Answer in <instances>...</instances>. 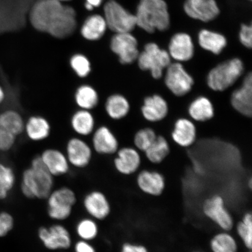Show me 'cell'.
I'll list each match as a JSON object with an SVG mask.
<instances>
[{
	"instance_id": "6da1fadb",
	"label": "cell",
	"mask_w": 252,
	"mask_h": 252,
	"mask_svg": "<svg viewBox=\"0 0 252 252\" xmlns=\"http://www.w3.org/2000/svg\"><path fill=\"white\" fill-rule=\"evenodd\" d=\"M75 10L57 0H36L30 11L32 25L38 31L65 39L77 27Z\"/></svg>"
},
{
	"instance_id": "7a4b0ae2",
	"label": "cell",
	"mask_w": 252,
	"mask_h": 252,
	"mask_svg": "<svg viewBox=\"0 0 252 252\" xmlns=\"http://www.w3.org/2000/svg\"><path fill=\"white\" fill-rule=\"evenodd\" d=\"M55 178L44 165L40 156L34 157L30 166L25 169L22 175V193L29 199L46 200L54 189Z\"/></svg>"
},
{
	"instance_id": "3957f363",
	"label": "cell",
	"mask_w": 252,
	"mask_h": 252,
	"mask_svg": "<svg viewBox=\"0 0 252 252\" xmlns=\"http://www.w3.org/2000/svg\"><path fill=\"white\" fill-rule=\"evenodd\" d=\"M135 16L137 26L150 33L168 30L171 24L164 0H140Z\"/></svg>"
},
{
	"instance_id": "277c9868",
	"label": "cell",
	"mask_w": 252,
	"mask_h": 252,
	"mask_svg": "<svg viewBox=\"0 0 252 252\" xmlns=\"http://www.w3.org/2000/svg\"><path fill=\"white\" fill-rule=\"evenodd\" d=\"M46 200L47 216L50 219L58 222L70 218L77 202L75 191L67 187L53 189Z\"/></svg>"
},
{
	"instance_id": "5b68a950",
	"label": "cell",
	"mask_w": 252,
	"mask_h": 252,
	"mask_svg": "<svg viewBox=\"0 0 252 252\" xmlns=\"http://www.w3.org/2000/svg\"><path fill=\"white\" fill-rule=\"evenodd\" d=\"M244 70V64L240 59L228 60L209 72L207 78L208 86L215 91H225L235 84Z\"/></svg>"
},
{
	"instance_id": "8992f818",
	"label": "cell",
	"mask_w": 252,
	"mask_h": 252,
	"mask_svg": "<svg viewBox=\"0 0 252 252\" xmlns=\"http://www.w3.org/2000/svg\"><path fill=\"white\" fill-rule=\"evenodd\" d=\"M138 67L143 71H150L154 78L162 77L163 71L171 63L168 52L160 49L155 43H149L144 46L137 59Z\"/></svg>"
},
{
	"instance_id": "52a82bcc",
	"label": "cell",
	"mask_w": 252,
	"mask_h": 252,
	"mask_svg": "<svg viewBox=\"0 0 252 252\" xmlns=\"http://www.w3.org/2000/svg\"><path fill=\"white\" fill-rule=\"evenodd\" d=\"M104 12L107 27L116 33H130L137 26L135 15L114 0L106 3Z\"/></svg>"
},
{
	"instance_id": "ba28073f",
	"label": "cell",
	"mask_w": 252,
	"mask_h": 252,
	"mask_svg": "<svg viewBox=\"0 0 252 252\" xmlns=\"http://www.w3.org/2000/svg\"><path fill=\"white\" fill-rule=\"evenodd\" d=\"M37 236L43 247L49 251L68 250L72 247L71 233L61 223L40 226L37 230Z\"/></svg>"
},
{
	"instance_id": "9c48e42d",
	"label": "cell",
	"mask_w": 252,
	"mask_h": 252,
	"mask_svg": "<svg viewBox=\"0 0 252 252\" xmlns=\"http://www.w3.org/2000/svg\"><path fill=\"white\" fill-rule=\"evenodd\" d=\"M110 48L118 57L122 64H131L137 61L139 50L138 42L130 33H116L110 40Z\"/></svg>"
},
{
	"instance_id": "30bf717a",
	"label": "cell",
	"mask_w": 252,
	"mask_h": 252,
	"mask_svg": "<svg viewBox=\"0 0 252 252\" xmlns=\"http://www.w3.org/2000/svg\"><path fill=\"white\" fill-rule=\"evenodd\" d=\"M165 83L175 95L182 96L190 92L194 81L184 66L176 62L171 63L166 68Z\"/></svg>"
},
{
	"instance_id": "8fae6325",
	"label": "cell",
	"mask_w": 252,
	"mask_h": 252,
	"mask_svg": "<svg viewBox=\"0 0 252 252\" xmlns=\"http://www.w3.org/2000/svg\"><path fill=\"white\" fill-rule=\"evenodd\" d=\"M65 154L71 167L85 169L90 165L94 151L91 145L81 137H71L66 143Z\"/></svg>"
},
{
	"instance_id": "7c38bea8",
	"label": "cell",
	"mask_w": 252,
	"mask_h": 252,
	"mask_svg": "<svg viewBox=\"0 0 252 252\" xmlns=\"http://www.w3.org/2000/svg\"><path fill=\"white\" fill-rule=\"evenodd\" d=\"M203 212L223 231L228 232L234 225V220L225 206L224 200L219 195L207 198L203 204Z\"/></svg>"
},
{
	"instance_id": "4fadbf2b",
	"label": "cell",
	"mask_w": 252,
	"mask_h": 252,
	"mask_svg": "<svg viewBox=\"0 0 252 252\" xmlns=\"http://www.w3.org/2000/svg\"><path fill=\"white\" fill-rule=\"evenodd\" d=\"M83 206L88 215L96 220L108 219L112 212L111 204L108 197L98 190L90 191L85 195Z\"/></svg>"
},
{
	"instance_id": "5bb4252c",
	"label": "cell",
	"mask_w": 252,
	"mask_h": 252,
	"mask_svg": "<svg viewBox=\"0 0 252 252\" xmlns=\"http://www.w3.org/2000/svg\"><path fill=\"white\" fill-rule=\"evenodd\" d=\"M91 147L94 152L100 156L114 155L119 149L118 138L108 126H100L92 134Z\"/></svg>"
},
{
	"instance_id": "9a60e30c",
	"label": "cell",
	"mask_w": 252,
	"mask_h": 252,
	"mask_svg": "<svg viewBox=\"0 0 252 252\" xmlns=\"http://www.w3.org/2000/svg\"><path fill=\"white\" fill-rule=\"evenodd\" d=\"M184 9L188 17L203 23L214 20L220 12L216 0H187Z\"/></svg>"
},
{
	"instance_id": "2e32d148",
	"label": "cell",
	"mask_w": 252,
	"mask_h": 252,
	"mask_svg": "<svg viewBox=\"0 0 252 252\" xmlns=\"http://www.w3.org/2000/svg\"><path fill=\"white\" fill-rule=\"evenodd\" d=\"M44 165L53 177L68 174L71 168L65 153L55 148H48L40 154Z\"/></svg>"
},
{
	"instance_id": "e0dca14e",
	"label": "cell",
	"mask_w": 252,
	"mask_h": 252,
	"mask_svg": "<svg viewBox=\"0 0 252 252\" xmlns=\"http://www.w3.org/2000/svg\"><path fill=\"white\" fill-rule=\"evenodd\" d=\"M113 166L120 174H134L141 165V157L137 150L131 147H123L116 152Z\"/></svg>"
},
{
	"instance_id": "ac0fdd59",
	"label": "cell",
	"mask_w": 252,
	"mask_h": 252,
	"mask_svg": "<svg viewBox=\"0 0 252 252\" xmlns=\"http://www.w3.org/2000/svg\"><path fill=\"white\" fill-rule=\"evenodd\" d=\"M231 105L242 115L251 117L252 113V75L248 74L240 88L232 93Z\"/></svg>"
},
{
	"instance_id": "d6986e66",
	"label": "cell",
	"mask_w": 252,
	"mask_h": 252,
	"mask_svg": "<svg viewBox=\"0 0 252 252\" xmlns=\"http://www.w3.org/2000/svg\"><path fill=\"white\" fill-rule=\"evenodd\" d=\"M194 53L193 42L189 34L181 32L172 37L168 52L171 58L177 62H188L193 58Z\"/></svg>"
},
{
	"instance_id": "ffe728a7",
	"label": "cell",
	"mask_w": 252,
	"mask_h": 252,
	"mask_svg": "<svg viewBox=\"0 0 252 252\" xmlns=\"http://www.w3.org/2000/svg\"><path fill=\"white\" fill-rule=\"evenodd\" d=\"M51 132V125L48 120L43 116H31L25 122L24 133L32 141H45L50 137Z\"/></svg>"
},
{
	"instance_id": "44dd1931",
	"label": "cell",
	"mask_w": 252,
	"mask_h": 252,
	"mask_svg": "<svg viewBox=\"0 0 252 252\" xmlns=\"http://www.w3.org/2000/svg\"><path fill=\"white\" fill-rule=\"evenodd\" d=\"M137 184L144 193L153 196H159L165 187V178L160 173L144 170L138 173Z\"/></svg>"
},
{
	"instance_id": "7402d4cb",
	"label": "cell",
	"mask_w": 252,
	"mask_h": 252,
	"mask_svg": "<svg viewBox=\"0 0 252 252\" xmlns=\"http://www.w3.org/2000/svg\"><path fill=\"white\" fill-rule=\"evenodd\" d=\"M70 126L78 137H88L92 135L96 128L95 118L92 111L79 109L71 116Z\"/></svg>"
},
{
	"instance_id": "603a6c76",
	"label": "cell",
	"mask_w": 252,
	"mask_h": 252,
	"mask_svg": "<svg viewBox=\"0 0 252 252\" xmlns=\"http://www.w3.org/2000/svg\"><path fill=\"white\" fill-rule=\"evenodd\" d=\"M143 117L148 121L156 122L162 121L168 113L166 100L158 94L147 97L141 107Z\"/></svg>"
},
{
	"instance_id": "cb8c5ba5",
	"label": "cell",
	"mask_w": 252,
	"mask_h": 252,
	"mask_svg": "<svg viewBox=\"0 0 252 252\" xmlns=\"http://www.w3.org/2000/svg\"><path fill=\"white\" fill-rule=\"evenodd\" d=\"M104 108L107 116L113 121H120L130 112V105L126 97L121 94H112L106 97Z\"/></svg>"
},
{
	"instance_id": "d4e9b609",
	"label": "cell",
	"mask_w": 252,
	"mask_h": 252,
	"mask_svg": "<svg viewBox=\"0 0 252 252\" xmlns=\"http://www.w3.org/2000/svg\"><path fill=\"white\" fill-rule=\"evenodd\" d=\"M74 100L79 109L92 111L99 105L100 96L95 88L90 84H83L75 90Z\"/></svg>"
},
{
	"instance_id": "484cf974",
	"label": "cell",
	"mask_w": 252,
	"mask_h": 252,
	"mask_svg": "<svg viewBox=\"0 0 252 252\" xmlns=\"http://www.w3.org/2000/svg\"><path fill=\"white\" fill-rule=\"evenodd\" d=\"M175 143L183 147L191 146L196 138V128L189 120L181 119L176 121L172 134Z\"/></svg>"
},
{
	"instance_id": "4316f807",
	"label": "cell",
	"mask_w": 252,
	"mask_h": 252,
	"mask_svg": "<svg viewBox=\"0 0 252 252\" xmlns=\"http://www.w3.org/2000/svg\"><path fill=\"white\" fill-rule=\"evenodd\" d=\"M198 41L201 48L214 55L220 54L227 44V40L223 34L207 30L200 31Z\"/></svg>"
},
{
	"instance_id": "83f0119b",
	"label": "cell",
	"mask_w": 252,
	"mask_h": 252,
	"mask_svg": "<svg viewBox=\"0 0 252 252\" xmlns=\"http://www.w3.org/2000/svg\"><path fill=\"white\" fill-rule=\"evenodd\" d=\"M107 25L105 18L98 15L90 17L81 28V34L84 39L96 41L102 38L105 34Z\"/></svg>"
},
{
	"instance_id": "f1b7e54d",
	"label": "cell",
	"mask_w": 252,
	"mask_h": 252,
	"mask_svg": "<svg viewBox=\"0 0 252 252\" xmlns=\"http://www.w3.org/2000/svg\"><path fill=\"white\" fill-rule=\"evenodd\" d=\"M189 113L194 121L206 122L213 117L214 107L207 97H198L190 103L189 107Z\"/></svg>"
},
{
	"instance_id": "f546056e",
	"label": "cell",
	"mask_w": 252,
	"mask_h": 252,
	"mask_svg": "<svg viewBox=\"0 0 252 252\" xmlns=\"http://www.w3.org/2000/svg\"><path fill=\"white\" fill-rule=\"evenodd\" d=\"M25 122L23 116L17 110L8 109L0 112V124L18 137L24 133Z\"/></svg>"
},
{
	"instance_id": "4dcf8cb0",
	"label": "cell",
	"mask_w": 252,
	"mask_h": 252,
	"mask_svg": "<svg viewBox=\"0 0 252 252\" xmlns=\"http://www.w3.org/2000/svg\"><path fill=\"white\" fill-rule=\"evenodd\" d=\"M99 229L97 220L86 217L79 220L75 226V232L81 240L91 242L96 239Z\"/></svg>"
},
{
	"instance_id": "1f68e13d",
	"label": "cell",
	"mask_w": 252,
	"mask_h": 252,
	"mask_svg": "<svg viewBox=\"0 0 252 252\" xmlns=\"http://www.w3.org/2000/svg\"><path fill=\"white\" fill-rule=\"evenodd\" d=\"M169 151L168 141L164 137L158 136L144 153L151 162L159 163L168 156Z\"/></svg>"
},
{
	"instance_id": "d6a6232c",
	"label": "cell",
	"mask_w": 252,
	"mask_h": 252,
	"mask_svg": "<svg viewBox=\"0 0 252 252\" xmlns=\"http://www.w3.org/2000/svg\"><path fill=\"white\" fill-rule=\"evenodd\" d=\"M68 63L71 70L79 78H86L92 72V63L86 55L82 53L72 55Z\"/></svg>"
},
{
	"instance_id": "836d02e7",
	"label": "cell",
	"mask_w": 252,
	"mask_h": 252,
	"mask_svg": "<svg viewBox=\"0 0 252 252\" xmlns=\"http://www.w3.org/2000/svg\"><path fill=\"white\" fill-rule=\"evenodd\" d=\"M210 247L213 252H237L235 239L226 231L219 233L212 238Z\"/></svg>"
},
{
	"instance_id": "e575fe53",
	"label": "cell",
	"mask_w": 252,
	"mask_h": 252,
	"mask_svg": "<svg viewBox=\"0 0 252 252\" xmlns=\"http://www.w3.org/2000/svg\"><path fill=\"white\" fill-rule=\"evenodd\" d=\"M16 176L11 167L0 162V200L6 199L14 188Z\"/></svg>"
},
{
	"instance_id": "d590c367",
	"label": "cell",
	"mask_w": 252,
	"mask_h": 252,
	"mask_svg": "<svg viewBox=\"0 0 252 252\" xmlns=\"http://www.w3.org/2000/svg\"><path fill=\"white\" fill-rule=\"evenodd\" d=\"M238 234L243 241L246 247L251 250L252 247V219L251 213L245 214L236 227Z\"/></svg>"
},
{
	"instance_id": "8d00e7d4",
	"label": "cell",
	"mask_w": 252,
	"mask_h": 252,
	"mask_svg": "<svg viewBox=\"0 0 252 252\" xmlns=\"http://www.w3.org/2000/svg\"><path fill=\"white\" fill-rule=\"evenodd\" d=\"M157 137L155 131L153 129H141L135 134L134 143L137 149L145 152V151L156 140Z\"/></svg>"
},
{
	"instance_id": "74e56055",
	"label": "cell",
	"mask_w": 252,
	"mask_h": 252,
	"mask_svg": "<svg viewBox=\"0 0 252 252\" xmlns=\"http://www.w3.org/2000/svg\"><path fill=\"white\" fill-rule=\"evenodd\" d=\"M18 137L0 124V151L7 152L13 149Z\"/></svg>"
},
{
	"instance_id": "f35d334b",
	"label": "cell",
	"mask_w": 252,
	"mask_h": 252,
	"mask_svg": "<svg viewBox=\"0 0 252 252\" xmlns=\"http://www.w3.org/2000/svg\"><path fill=\"white\" fill-rule=\"evenodd\" d=\"M239 39L242 45L248 49L252 46V28L251 24H242L239 33Z\"/></svg>"
},
{
	"instance_id": "ab89813d",
	"label": "cell",
	"mask_w": 252,
	"mask_h": 252,
	"mask_svg": "<svg viewBox=\"0 0 252 252\" xmlns=\"http://www.w3.org/2000/svg\"><path fill=\"white\" fill-rule=\"evenodd\" d=\"M74 252H96L95 248L91 242L80 240L75 242L74 246Z\"/></svg>"
},
{
	"instance_id": "60d3db41",
	"label": "cell",
	"mask_w": 252,
	"mask_h": 252,
	"mask_svg": "<svg viewBox=\"0 0 252 252\" xmlns=\"http://www.w3.org/2000/svg\"><path fill=\"white\" fill-rule=\"evenodd\" d=\"M121 252H149L144 246L126 242L123 244Z\"/></svg>"
},
{
	"instance_id": "b9f144b4",
	"label": "cell",
	"mask_w": 252,
	"mask_h": 252,
	"mask_svg": "<svg viewBox=\"0 0 252 252\" xmlns=\"http://www.w3.org/2000/svg\"><path fill=\"white\" fill-rule=\"evenodd\" d=\"M6 99H7V92L5 88L0 84V106L5 102Z\"/></svg>"
},
{
	"instance_id": "7bdbcfd3",
	"label": "cell",
	"mask_w": 252,
	"mask_h": 252,
	"mask_svg": "<svg viewBox=\"0 0 252 252\" xmlns=\"http://www.w3.org/2000/svg\"><path fill=\"white\" fill-rule=\"evenodd\" d=\"M88 4L94 7H98L101 4L102 0H87Z\"/></svg>"
},
{
	"instance_id": "ee69618b",
	"label": "cell",
	"mask_w": 252,
	"mask_h": 252,
	"mask_svg": "<svg viewBox=\"0 0 252 252\" xmlns=\"http://www.w3.org/2000/svg\"><path fill=\"white\" fill-rule=\"evenodd\" d=\"M86 8L88 9V10H92L93 8H94L93 6H91L90 4H88V3H86Z\"/></svg>"
},
{
	"instance_id": "f6af8a7d",
	"label": "cell",
	"mask_w": 252,
	"mask_h": 252,
	"mask_svg": "<svg viewBox=\"0 0 252 252\" xmlns=\"http://www.w3.org/2000/svg\"><path fill=\"white\" fill-rule=\"evenodd\" d=\"M57 1H69V0H57Z\"/></svg>"
},
{
	"instance_id": "bcb514c9",
	"label": "cell",
	"mask_w": 252,
	"mask_h": 252,
	"mask_svg": "<svg viewBox=\"0 0 252 252\" xmlns=\"http://www.w3.org/2000/svg\"></svg>"
},
{
	"instance_id": "7dc6e473",
	"label": "cell",
	"mask_w": 252,
	"mask_h": 252,
	"mask_svg": "<svg viewBox=\"0 0 252 252\" xmlns=\"http://www.w3.org/2000/svg\"><path fill=\"white\" fill-rule=\"evenodd\" d=\"M250 1H251V0H250Z\"/></svg>"
}]
</instances>
